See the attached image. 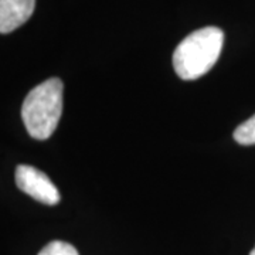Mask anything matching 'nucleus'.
I'll return each mask as SVG.
<instances>
[{
    "label": "nucleus",
    "instance_id": "f257e3e1",
    "mask_svg": "<svg viewBox=\"0 0 255 255\" xmlns=\"http://www.w3.org/2000/svg\"><path fill=\"white\" fill-rule=\"evenodd\" d=\"M224 43L219 27H203L186 37L173 53L176 74L184 81H193L207 74L217 63Z\"/></svg>",
    "mask_w": 255,
    "mask_h": 255
},
{
    "label": "nucleus",
    "instance_id": "f03ea898",
    "mask_svg": "<svg viewBox=\"0 0 255 255\" xmlns=\"http://www.w3.org/2000/svg\"><path fill=\"white\" fill-rule=\"evenodd\" d=\"M64 85L58 78H48L28 92L21 107V119L28 135L46 140L54 133L63 114Z\"/></svg>",
    "mask_w": 255,
    "mask_h": 255
},
{
    "label": "nucleus",
    "instance_id": "7ed1b4c3",
    "mask_svg": "<svg viewBox=\"0 0 255 255\" xmlns=\"http://www.w3.org/2000/svg\"><path fill=\"white\" fill-rule=\"evenodd\" d=\"M16 184L21 191L40 203L54 206L60 201V191L46 174L33 166L20 164L16 169Z\"/></svg>",
    "mask_w": 255,
    "mask_h": 255
},
{
    "label": "nucleus",
    "instance_id": "20e7f679",
    "mask_svg": "<svg viewBox=\"0 0 255 255\" xmlns=\"http://www.w3.org/2000/svg\"><path fill=\"white\" fill-rule=\"evenodd\" d=\"M36 0H0V33L7 34L31 17Z\"/></svg>",
    "mask_w": 255,
    "mask_h": 255
},
{
    "label": "nucleus",
    "instance_id": "39448f33",
    "mask_svg": "<svg viewBox=\"0 0 255 255\" xmlns=\"http://www.w3.org/2000/svg\"><path fill=\"white\" fill-rule=\"evenodd\" d=\"M234 139L240 145H255V115L236 129Z\"/></svg>",
    "mask_w": 255,
    "mask_h": 255
},
{
    "label": "nucleus",
    "instance_id": "423d86ee",
    "mask_svg": "<svg viewBox=\"0 0 255 255\" xmlns=\"http://www.w3.org/2000/svg\"><path fill=\"white\" fill-rule=\"evenodd\" d=\"M38 255H80L77 248L65 241H51L48 243Z\"/></svg>",
    "mask_w": 255,
    "mask_h": 255
},
{
    "label": "nucleus",
    "instance_id": "0eeeda50",
    "mask_svg": "<svg viewBox=\"0 0 255 255\" xmlns=\"http://www.w3.org/2000/svg\"><path fill=\"white\" fill-rule=\"evenodd\" d=\"M250 255H255V247H254V250H253V251L250 253Z\"/></svg>",
    "mask_w": 255,
    "mask_h": 255
}]
</instances>
